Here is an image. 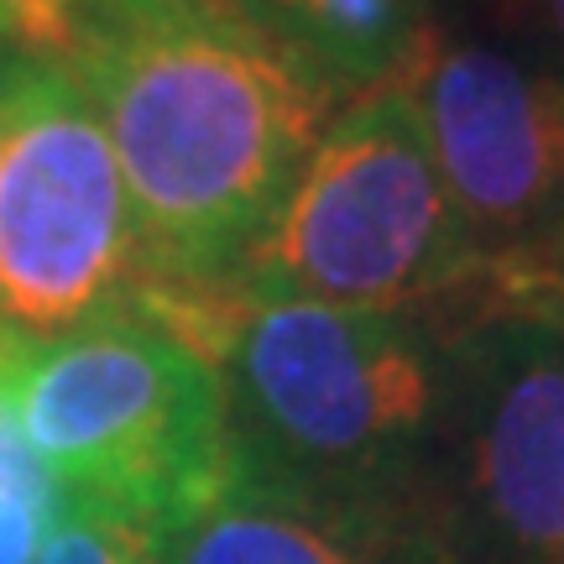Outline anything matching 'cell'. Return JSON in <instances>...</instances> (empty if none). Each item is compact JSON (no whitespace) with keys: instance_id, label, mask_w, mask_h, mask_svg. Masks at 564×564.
Returning a JSON list of instances; mask_svg holds the SVG:
<instances>
[{"instance_id":"2","label":"cell","mask_w":564,"mask_h":564,"mask_svg":"<svg viewBox=\"0 0 564 564\" xmlns=\"http://www.w3.org/2000/svg\"><path fill=\"white\" fill-rule=\"evenodd\" d=\"M183 335L220 371L236 470L319 507L403 470L440 403L423 335L387 308L209 293Z\"/></svg>"},{"instance_id":"1","label":"cell","mask_w":564,"mask_h":564,"mask_svg":"<svg viewBox=\"0 0 564 564\" xmlns=\"http://www.w3.org/2000/svg\"><path fill=\"white\" fill-rule=\"evenodd\" d=\"M17 37L100 110L137 230L131 288L230 293L319 147L329 95L220 0H21Z\"/></svg>"},{"instance_id":"5","label":"cell","mask_w":564,"mask_h":564,"mask_svg":"<svg viewBox=\"0 0 564 564\" xmlns=\"http://www.w3.org/2000/svg\"><path fill=\"white\" fill-rule=\"evenodd\" d=\"M137 278V230L100 110L58 58H0V324L53 340Z\"/></svg>"},{"instance_id":"9","label":"cell","mask_w":564,"mask_h":564,"mask_svg":"<svg viewBox=\"0 0 564 564\" xmlns=\"http://www.w3.org/2000/svg\"><path fill=\"white\" fill-rule=\"evenodd\" d=\"M32 564H162V533L116 507L58 497Z\"/></svg>"},{"instance_id":"11","label":"cell","mask_w":564,"mask_h":564,"mask_svg":"<svg viewBox=\"0 0 564 564\" xmlns=\"http://www.w3.org/2000/svg\"><path fill=\"white\" fill-rule=\"evenodd\" d=\"M512 21L544 47V68L564 79V0H512Z\"/></svg>"},{"instance_id":"7","label":"cell","mask_w":564,"mask_h":564,"mask_svg":"<svg viewBox=\"0 0 564 564\" xmlns=\"http://www.w3.org/2000/svg\"><path fill=\"white\" fill-rule=\"evenodd\" d=\"M465 507L491 564H564V324L512 314L460 350Z\"/></svg>"},{"instance_id":"4","label":"cell","mask_w":564,"mask_h":564,"mask_svg":"<svg viewBox=\"0 0 564 564\" xmlns=\"http://www.w3.org/2000/svg\"><path fill=\"white\" fill-rule=\"evenodd\" d=\"M476 272L481 257L434 173L413 105L382 84L319 137L230 293L398 314Z\"/></svg>"},{"instance_id":"6","label":"cell","mask_w":564,"mask_h":564,"mask_svg":"<svg viewBox=\"0 0 564 564\" xmlns=\"http://www.w3.org/2000/svg\"><path fill=\"white\" fill-rule=\"evenodd\" d=\"M481 267L528 257L564 220V79L539 58L434 26L398 74Z\"/></svg>"},{"instance_id":"3","label":"cell","mask_w":564,"mask_h":564,"mask_svg":"<svg viewBox=\"0 0 564 564\" xmlns=\"http://www.w3.org/2000/svg\"><path fill=\"white\" fill-rule=\"evenodd\" d=\"M6 382L58 497L116 507L167 539L236 476L220 371L141 314L21 340Z\"/></svg>"},{"instance_id":"14","label":"cell","mask_w":564,"mask_h":564,"mask_svg":"<svg viewBox=\"0 0 564 564\" xmlns=\"http://www.w3.org/2000/svg\"><path fill=\"white\" fill-rule=\"evenodd\" d=\"M17 6H21V0H17Z\"/></svg>"},{"instance_id":"12","label":"cell","mask_w":564,"mask_h":564,"mask_svg":"<svg viewBox=\"0 0 564 564\" xmlns=\"http://www.w3.org/2000/svg\"><path fill=\"white\" fill-rule=\"evenodd\" d=\"M0 37H17V0H0Z\"/></svg>"},{"instance_id":"10","label":"cell","mask_w":564,"mask_h":564,"mask_svg":"<svg viewBox=\"0 0 564 564\" xmlns=\"http://www.w3.org/2000/svg\"><path fill=\"white\" fill-rule=\"evenodd\" d=\"M58 507L32 502L21 491H0V564H32Z\"/></svg>"},{"instance_id":"13","label":"cell","mask_w":564,"mask_h":564,"mask_svg":"<svg viewBox=\"0 0 564 564\" xmlns=\"http://www.w3.org/2000/svg\"><path fill=\"white\" fill-rule=\"evenodd\" d=\"M17 345H21V335H17V329H6V324H0V366L11 361V350H17Z\"/></svg>"},{"instance_id":"8","label":"cell","mask_w":564,"mask_h":564,"mask_svg":"<svg viewBox=\"0 0 564 564\" xmlns=\"http://www.w3.org/2000/svg\"><path fill=\"white\" fill-rule=\"evenodd\" d=\"M162 564H371L361 528L324 523L319 502L230 476L215 502L162 539Z\"/></svg>"}]
</instances>
